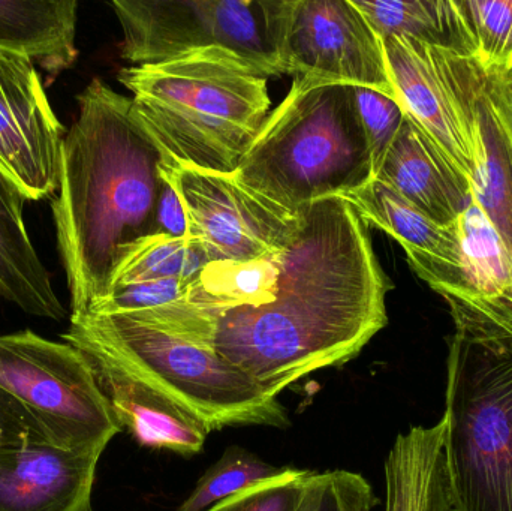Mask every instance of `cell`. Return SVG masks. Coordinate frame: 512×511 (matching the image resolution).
I'll return each instance as SVG.
<instances>
[{
  "label": "cell",
  "mask_w": 512,
  "mask_h": 511,
  "mask_svg": "<svg viewBox=\"0 0 512 511\" xmlns=\"http://www.w3.org/2000/svg\"><path fill=\"white\" fill-rule=\"evenodd\" d=\"M233 177L291 213L373 179L354 86L295 77Z\"/></svg>",
  "instance_id": "5"
},
{
  "label": "cell",
  "mask_w": 512,
  "mask_h": 511,
  "mask_svg": "<svg viewBox=\"0 0 512 511\" xmlns=\"http://www.w3.org/2000/svg\"><path fill=\"white\" fill-rule=\"evenodd\" d=\"M188 218V236L209 264L251 263L282 249L300 225V210L286 212L240 185L233 174L168 165Z\"/></svg>",
  "instance_id": "10"
},
{
  "label": "cell",
  "mask_w": 512,
  "mask_h": 511,
  "mask_svg": "<svg viewBox=\"0 0 512 511\" xmlns=\"http://www.w3.org/2000/svg\"><path fill=\"white\" fill-rule=\"evenodd\" d=\"M0 387L23 402L63 449H105L122 431L86 357L30 330L0 336Z\"/></svg>",
  "instance_id": "8"
},
{
  "label": "cell",
  "mask_w": 512,
  "mask_h": 511,
  "mask_svg": "<svg viewBox=\"0 0 512 511\" xmlns=\"http://www.w3.org/2000/svg\"><path fill=\"white\" fill-rule=\"evenodd\" d=\"M372 486L360 474L336 470L309 473L295 511H372L378 506Z\"/></svg>",
  "instance_id": "26"
},
{
  "label": "cell",
  "mask_w": 512,
  "mask_h": 511,
  "mask_svg": "<svg viewBox=\"0 0 512 511\" xmlns=\"http://www.w3.org/2000/svg\"><path fill=\"white\" fill-rule=\"evenodd\" d=\"M447 420L400 434L385 462V511H457L445 455Z\"/></svg>",
  "instance_id": "18"
},
{
  "label": "cell",
  "mask_w": 512,
  "mask_h": 511,
  "mask_svg": "<svg viewBox=\"0 0 512 511\" xmlns=\"http://www.w3.org/2000/svg\"><path fill=\"white\" fill-rule=\"evenodd\" d=\"M502 296H505L507 297V299H510L511 302H512V276H511V284H510V288H508L507 291H505L504 294H502Z\"/></svg>",
  "instance_id": "32"
},
{
  "label": "cell",
  "mask_w": 512,
  "mask_h": 511,
  "mask_svg": "<svg viewBox=\"0 0 512 511\" xmlns=\"http://www.w3.org/2000/svg\"><path fill=\"white\" fill-rule=\"evenodd\" d=\"M511 80V75L495 69H481L469 57L466 92L475 141L472 197L492 222L512 257Z\"/></svg>",
  "instance_id": "13"
},
{
  "label": "cell",
  "mask_w": 512,
  "mask_h": 511,
  "mask_svg": "<svg viewBox=\"0 0 512 511\" xmlns=\"http://www.w3.org/2000/svg\"><path fill=\"white\" fill-rule=\"evenodd\" d=\"M463 53L512 77V0H453Z\"/></svg>",
  "instance_id": "23"
},
{
  "label": "cell",
  "mask_w": 512,
  "mask_h": 511,
  "mask_svg": "<svg viewBox=\"0 0 512 511\" xmlns=\"http://www.w3.org/2000/svg\"><path fill=\"white\" fill-rule=\"evenodd\" d=\"M117 78L171 162L212 173L236 171L271 107L267 77L227 54L129 66Z\"/></svg>",
  "instance_id": "4"
},
{
  "label": "cell",
  "mask_w": 512,
  "mask_h": 511,
  "mask_svg": "<svg viewBox=\"0 0 512 511\" xmlns=\"http://www.w3.org/2000/svg\"><path fill=\"white\" fill-rule=\"evenodd\" d=\"M158 228L159 234H167L171 237L188 236V218H186L185 207L168 179L158 204Z\"/></svg>",
  "instance_id": "31"
},
{
  "label": "cell",
  "mask_w": 512,
  "mask_h": 511,
  "mask_svg": "<svg viewBox=\"0 0 512 511\" xmlns=\"http://www.w3.org/2000/svg\"><path fill=\"white\" fill-rule=\"evenodd\" d=\"M342 198L367 225L385 231L402 246L415 275L433 291L442 297L465 296L457 221L438 224L375 177Z\"/></svg>",
  "instance_id": "14"
},
{
  "label": "cell",
  "mask_w": 512,
  "mask_h": 511,
  "mask_svg": "<svg viewBox=\"0 0 512 511\" xmlns=\"http://www.w3.org/2000/svg\"><path fill=\"white\" fill-rule=\"evenodd\" d=\"M309 473L285 467L277 476L248 486L207 511H295L301 485Z\"/></svg>",
  "instance_id": "28"
},
{
  "label": "cell",
  "mask_w": 512,
  "mask_h": 511,
  "mask_svg": "<svg viewBox=\"0 0 512 511\" xmlns=\"http://www.w3.org/2000/svg\"><path fill=\"white\" fill-rule=\"evenodd\" d=\"M261 5L282 74L367 87L397 99L382 39L352 0H261Z\"/></svg>",
  "instance_id": "9"
},
{
  "label": "cell",
  "mask_w": 512,
  "mask_h": 511,
  "mask_svg": "<svg viewBox=\"0 0 512 511\" xmlns=\"http://www.w3.org/2000/svg\"><path fill=\"white\" fill-rule=\"evenodd\" d=\"M375 179L442 225L454 224L474 200L471 185L406 114Z\"/></svg>",
  "instance_id": "17"
},
{
  "label": "cell",
  "mask_w": 512,
  "mask_h": 511,
  "mask_svg": "<svg viewBox=\"0 0 512 511\" xmlns=\"http://www.w3.org/2000/svg\"><path fill=\"white\" fill-rule=\"evenodd\" d=\"M358 116L366 135L367 146L372 156L373 177L378 173L385 153L390 149L394 137L399 132L405 111L397 99L382 95L367 87H354Z\"/></svg>",
  "instance_id": "27"
},
{
  "label": "cell",
  "mask_w": 512,
  "mask_h": 511,
  "mask_svg": "<svg viewBox=\"0 0 512 511\" xmlns=\"http://www.w3.org/2000/svg\"><path fill=\"white\" fill-rule=\"evenodd\" d=\"M155 387L210 432L227 426L286 428L288 413L246 372L210 350L123 315L71 317L62 335Z\"/></svg>",
  "instance_id": "6"
},
{
  "label": "cell",
  "mask_w": 512,
  "mask_h": 511,
  "mask_svg": "<svg viewBox=\"0 0 512 511\" xmlns=\"http://www.w3.org/2000/svg\"><path fill=\"white\" fill-rule=\"evenodd\" d=\"M104 450L50 443L0 446V511H90Z\"/></svg>",
  "instance_id": "15"
},
{
  "label": "cell",
  "mask_w": 512,
  "mask_h": 511,
  "mask_svg": "<svg viewBox=\"0 0 512 511\" xmlns=\"http://www.w3.org/2000/svg\"><path fill=\"white\" fill-rule=\"evenodd\" d=\"M206 266L209 260L191 237L155 234L135 246L120 267L113 290L120 285L162 279H182L192 285Z\"/></svg>",
  "instance_id": "24"
},
{
  "label": "cell",
  "mask_w": 512,
  "mask_h": 511,
  "mask_svg": "<svg viewBox=\"0 0 512 511\" xmlns=\"http://www.w3.org/2000/svg\"><path fill=\"white\" fill-rule=\"evenodd\" d=\"M352 3L381 39L406 36L463 53L462 33L453 0H352Z\"/></svg>",
  "instance_id": "21"
},
{
  "label": "cell",
  "mask_w": 512,
  "mask_h": 511,
  "mask_svg": "<svg viewBox=\"0 0 512 511\" xmlns=\"http://www.w3.org/2000/svg\"><path fill=\"white\" fill-rule=\"evenodd\" d=\"M26 443H50V438L35 414L0 387V446Z\"/></svg>",
  "instance_id": "30"
},
{
  "label": "cell",
  "mask_w": 512,
  "mask_h": 511,
  "mask_svg": "<svg viewBox=\"0 0 512 511\" xmlns=\"http://www.w3.org/2000/svg\"><path fill=\"white\" fill-rule=\"evenodd\" d=\"M382 45L400 107L472 188L475 141L466 92L468 54L406 36H388Z\"/></svg>",
  "instance_id": "11"
},
{
  "label": "cell",
  "mask_w": 512,
  "mask_h": 511,
  "mask_svg": "<svg viewBox=\"0 0 512 511\" xmlns=\"http://www.w3.org/2000/svg\"><path fill=\"white\" fill-rule=\"evenodd\" d=\"M110 5L123 30L122 57L132 66L227 54L264 77L282 75L261 0H113Z\"/></svg>",
  "instance_id": "7"
},
{
  "label": "cell",
  "mask_w": 512,
  "mask_h": 511,
  "mask_svg": "<svg viewBox=\"0 0 512 511\" xmlns=\"http://www.w3.org/2000/svg\"><path fill=\"white\" fill-rule=\"evenodd\" d=\"M81 353V351H80ZM120 428L152 449L182 456L203 450L210 431L167 395L95 353H81Z\"/></svg>",
  "instance_id": "16"
},
{
  "label": "cell",
  "mask_w": 512,
  "mask_h": 511,
  "mask_svg": "<svg viewBox=\"0 0 512 511\" xmlns=\"http://www.w3.org/2000/svg\"><path fill=\"white\" fill-rule=\"evenodd\" d=\"M65 135L32 60L0 48V167L27 200L59 189Z\"/></svg>",
  "instance_id": "12"
},
{
  "label": "cell",
  "mask_w": 512,
  "mask_h": 511,
  "mask_svg": "<svg viewBox=\"0 0 512 511\" xmlns=\"http://www.w3.org/2000/svg\"><path fill=\"white\" fill-rule=\"evenodd\" d=\"M26 195L0 167V296L35 317L62 321L65 306L32 245L23 219Z\"/></svg>",
  "instance_id": "19"
},
{
  "label": "cell",
  "mask_w": 512,
  "mask_h": 511,
  "mask_svg": "<svg viewBox=\"0 0 512 511\" xmlns=\"http://www.w3.org/2000/svg\"><path fill=\"white\" fill-rule=\"evenodd\" d=\"M367 228L342 197L315 201L279 251L209 264L182 300L128 318L213 351L277 398L345 365L387 326L391 282Z\"/></svg>",
  "instance_id": "1"
},
{
  "label": "cell",
  "mask_w": 512,
  "mask_h": 511,
  "mask_svg": "<svg viewBox=\"0 0 512 511\" xmlns=\"http://www.w3.org/2000/svg\"><path fill=\"white\" fill-rule=\"evenodd\" d=\"M445 455L457 511H512V302L444 297Z\"/></svg>",
  "instance_id": "3"
},
{
  "label": "cell",
  "mask_w": 512,
  "mask_h": 511,
  "mask_svg": "<svg viewBox=\"0 0 512 511\" xmlns=\"http://www.w3.org/2000/svg\"><path fill=\"white\" fill-rule=\"evenodd\" d=\"M75 0H0V48L59 74L77 60Z\"/></svg>",
  "instance_id": "20"
},
{
  "label": "cell",
  "mask_w": 512,
  "mask_h": 511,
  "mask_svg": "<svg viewBox=\"0 0 512 511\" xmlns=\"http://www.w3.org/2000/svg\"><path fill=\"white\" fill-rule=\"evenodd\" d=\"M77 101L51 203L71 317L101 305L135 246L159 234L165 168L174 165L141 122L132 98L95 78Z\"/></svg>",
  "instance_id": "2"
},
{
  "label": "cell",
  "mask_w": 512,
  "mask_h": 511,
  "mask_svg": "<svg viewBox=\"0 0 512 511\" xmlns=\"http://www.w3.org/2000/svg\"><path fill=\"white\" fill-rule=\"evenodd\" d=\"M457 231L465 296L501 297L510 288L512 257L504 240L474 200L457 219Z\"/></svg>",
  "instance_id": "22"
},
{
  "label": "cell",
  "mask_w": 512,
  "mask_h": 511,
  "mask_svg": "<svg viewBox=\"0 0 512 511\" xmlns=\"http://www.w3.org/2000/svg\"><path fill=\"white\" fill-rule=\"evenodd\" d=\"M191 285L182 279L141 282V284L120 285L110 296L96 306L90 314L134 315L149 314L167 308L182 300Z\"/></svg>",
  "instance_id": "29"
},
{
  "label": "cell",
  "mask_w": 512,
  "mask_h": 511,
  "mask_svg": "<svg viewBox=\"0 0 512 511\" xmlns=\"http://www.w3.org/2000/svg\"><path fill=\"white\" fill-rule=\"evenodd\" d=\"M511 99H512V80H511Z\"/></svg>",
  "instance_id": "33"
},
{
  "label": "cell",
  "mask_w": 512,
  "mask_h": 511,
  "mask_svg": "<svg viewBox=\"0 0 512 511\" xmlns=\"http://www.w3.org/2000/svg\"><path fill=\"white\" fill-rule=\"evenodd\" d=\"M255 453L239 446L225 450L218 462L198 480L197 486L177 511H207L236 492L282 473Z\"/></svg>",
  "instance_id": "25"
}]
</instances>
